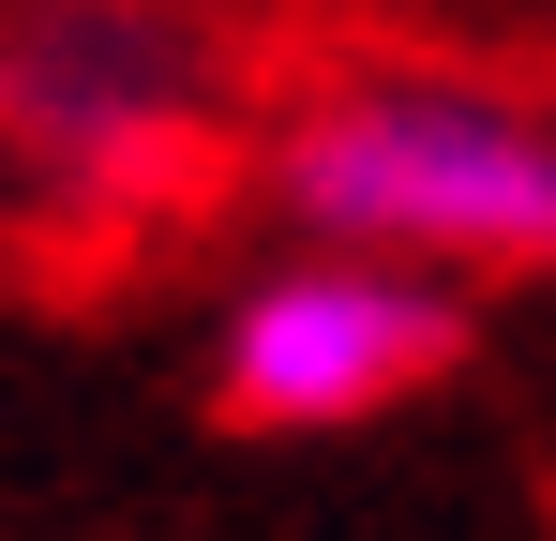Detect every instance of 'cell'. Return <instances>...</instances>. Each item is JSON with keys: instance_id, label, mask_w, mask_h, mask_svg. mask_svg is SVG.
Listing matches in <instances>:
<instances>
[{"instance_id": "obj_1", "label": "cell", "mask_w": 556, "mask_h": 541, "mask_svg": "<svg viewBox=\"0 0 556 541\" xmlns=\"http://www.w3.org/2000/svg\"><path fill=\"white\" fill-rule=\"evenodd\" d=\"M271 196L331 256H481V270H556V121L511 90L452 76H331L271 121Z\"/></svg>"}, {"instance_id": "obj_3", "label": "cell", "mask_w": 556, "mask_h": 541, "mask_svg": "<svg viewBox=\"0 0 556 541\" xmlns=\"http://www.w3.org/2000/svg\"><path fill=\"white\" fill-rule=\"evenodd\" d=\"M181 30H15L0 46V105L61 151V166H121V151H181Z\"/></svg>"}, {"instance_id": "obj_2", "label": "cell", "mask_w": 556, "mask_h": 541, "mask_svg": "<svg viewBox=\"0 0 556 541\" xmlns=\"http://www.w3.org/2000/svg\"><path fill=\"white\" fill-rule=\"evenodd\" d=\"M466 361V301L421 286V270L376 256H286L226 301V347H211V406L241 437H346V422H391L421 406Z\"/></svg>"}]
</instances>
